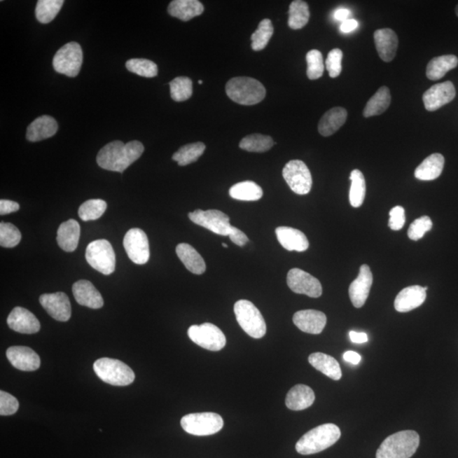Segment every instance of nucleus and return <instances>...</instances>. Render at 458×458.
Returning a JSON list of instances; mask_svg holds the SVG:
<instances>
[{
    "label": "nucleus",
    "instance_id": "nucleus-27",
    "mask_svg": "<svg viewBox=\"0 0 458 458\" xmlns=\"http://www.w3.org/2000/svg\"><path fill=\"white\" fill-rule=\"evenodd\" d=\"M172 17L188 22L204 12V6L198 0H174L167 9Z\"/></svg>",
    "mask_w": 458,
    "mask_h": 458
},
{
    "label": "nucleus",
    "instance_id": "nucleus-31",
    "mask_svg": "<svg viewBox=\"0 0 458 458\" xmlns=\"http://www.w3.org/2000/svg\"><path fill=\"white\" fill-rule=\"evenodd\" d=\"M445 165L444 156L435 153L428 156L419 167L416 168L415 178L422 181L435 180L441 175Z\"/></svg>",
    "mask_w": 458,
    "mask_h": 458
},
{
    "label": "nucleus",
    "instance_id": "nucleus-46",
    "mask_svg": "<svg viewBox=\"0 0 458 458\" xmlns=\"http://www.w3.org/2000/svg\"><path fill=\"white\" fill-rule=\"evenodd\" d=\"M307 74L310 80H317L324 75V63L323 55L319 50H312L307 54Z\"/></svg>",
    "mask_w": 458,
    "mask_h": 458
},
{
    "label": "nucleus",
    "instance_id": "nucleus-9",
    "mask_svg": "<svg viewBox=\"0 0 458 458\" xmlns=\"http://www.w3.org/2000/svg\"><path fill=\"white\" fill-rule=\"evenodd\" d=\"M83 60V50L80 44L76 42L68 43L56 52L53 67L58 74L75 78L81 70Z\"/></svg>",
    "mask_w": 458,
    "mask_h": 458
},
{
    "label": "nucleus",
    "instance_id": "nucleus-49",
    "mask_svg": "<svg viewBox=\"0 0 458 458\" xmlns=\"http://www.w3.org/2000/svg\"><path fill=\"white\" fill-rule=\"evenodd\" d=\"M18 409L19 403L15 396L6 391H0V415H13Z\"/></svg>",
    "mask_w": 458,
    "mask_h": 458
},
{
    "label": "nucleus",
    "instance_id": "nucleus-44",
    "mask_svg": "<svg viewBox=\"0 0 458 458\" xmlns=\"http://www.w3.org/2000/svg\"><path fill=\"white\" fill-rule=\"evenodd\" d=\"M127 69L132 74L144 78H155L158 74V67L155 62L146 59H131L126 62Z\"/></svg>",
    "mask_w": 458,
    "mask_h": 458
},
{
    "label": "nucleus",
    "instance_id": "nucleus-53",
    "mask_svg": "<svg viewBox=\"0 0 458 458\" xmlns=\"http://www.w3.org/2000/svg\"><path fill=\"white\" fill-rule=\"evenodd\" d=\"M359 27V22L354 19H348L347 21L341 23L340 29L344 34L351 33Z\"/></svg>",
    "mask_w": 458,
    "mask_h": 458
},
{
    "label": "nucleus",
    "instance_id": "nucleus-11",
    "mask_svg": "<svg viewBox=\"0 0 458 458\" xmlns=\"http://www.w3.org/2000/svg\"><path fill=\"white\" fill-rule=\"evenodd\" d=\"M283 176L289 187L297 195H307L312 190L311 172L303 160H293L285 165Z\"/></svg>",
    "mask_w": 458,
    "mask_h": 458
},
{
    "label": "nucleus",
    "instance_id": "nucleus-3",
    "mask_svg": "<svg viewBox=\"0 0 458 458\" xmlns=\"http://www.w3.org/2000/svg\"><path fill=\"white\" fill-rule=\"evenodd\" d=\"M419 433L404 431L393 433L387 438L376 453V458H410L419 447Z\"/></svg>",
    "mask_w": 458,
    "mask_h": 458
},
{
    "label": "nucleus",
    "instance_id": "nucleus-45",
    "mask_svg": "<svg viewBox=\"0 0 458 458\" xmlns=\"http://www.w3.org/2000/svg\"><path fill=\"white\" fill-rule=\"evenodd\" d=\"M22 240V234L15 225L9 223H0V246L4 248H13Z\"/></svg>",
    "mask_w": 458,
    "mask_h": 458
},
{
    "label": "nucleus",
    "instance_id": "nucleus-42",
    "mask_svg": "<svg viewBox=\"0 0 458 458\" xmlns=\"http://www.w3.org/2000/svg\"><path fill=\"white\" fill-rule=\"evenodd\" d=\"M171 97L174 102H182L190 99L193 82L187 76H178L169 83Z\"/></svg>",
    "mask_w": 458,
    "mask_h": 458
},
{
    "label": "nucleus",
    "instance_id": "nucleus-15",
    "mask_svg": "<svg viewBox=\"0 0 458 458\" xmlns=\"http://www.w3.org/2000/svg\"><path fill=\"white\" fill-rule=\"evenodd\" d=\"M39 303L49 315L60 322H67L71 319V307L69 298L63 292L43 294L39 297Z\"/></svg>",
    "mask_w": 458,
    "mask_h": 458
},
{
    "label": "nucleus",
    "instance_id": "nucleus-39",
    "mask_svg": "<svg viewBox=\"0 0 458 458\" xmlns=\"http://www.w3.org/2000/svg\"><path fill=\"white\" fill-rule=\"evenodd\" d=\"M63 0H39L36 6V18L42 24L53 21L63 6Z\"/></svg>",
    "mask_w": 458,
    "mask_h": 458
},
{
    "label": "nucleus",
    "instance_id": "nucleus-14",
    "mask_svg": "<svg viewBox=\"0 0 458 458\" xmlns=\"http://www.w3.org/2000/svg\"><path fill=\"white\" fill-rule=\"evenodd\" d=\"M287 284L296 294L305 295L312 298H319L323 294V287L319 280L300 268L289 270Z\"/></svg>",
    "mask_w": 458,
    "mask_h": 458
},
{
    "label": "nucleus",
    "instance_id": "nucleus-48",
    "mask_svg": "<svg viewBox=\"0 0 458 458\" xmlns=\"http://www.w3.org/2000/svg\"><path fill=\"white\" fill-rule=\"evenodd\" d=\"M343 52L340 49H333L329 52L326 60V68L331 78H335L342 71Z\"/></svg>",
    "mask_w": 458,
    "mask_h": 458
},
{
    "label": "nucleus",
    "instance_id": "nucleus-47",
    "mask_svg": "<svg viewBox=\"0 0 458 458\" xmlns=\"http://www.w3.org/2000/svg\"><path fill=\"white\" fill-rule=\"evenodd\" d=\"M432 227L433 223L429 216H421L410 225L408 232L409 239L415 241L419 240L423 238L426 233L431 230Z\"/></svg>",
    "mask_w": 458,
    "mask_h": 458
},
{
    "label": "nucleus",
    "instance_id": "nucleus-29",
    "mask_svg": "<svg viewBox=\"0 0 458 458\" xmlns=\"http://www.w3.org/2000/svg\"><path fill=\"white\" fill-rule=\"evenodd\" d=\"M176 253L188 271L197 275L206 272L207 265L202 256L190 244H179L176 248Z\"/></svg>",
    "mask_w": 458,
    "mask_h": 458
},
{
    "label": "nucleus",
    "instance_id": "nucleus-34",
    "mask_svg": "<svg viewBox=\"0 0 458 458\" xmlns=\"http://www.w3.org/2000/svg\"><path fill=\"white\" fill-rule=\"evenodd\" d=\"M391 102V91L387 87H381L366 104L363 111L364 118L383 114L388 109Z\"/></svg>",
    "mask_w": 458,
    "mask_h": 458
},
{
    "label": "nucleus",
    "instance_id": "nucleus-10",
    "mask_svg": "<svg viewBox=\"0 0 458 458\" xmlns=\"http://www.w3.org/2000/svg\"><path fill=\"white\" fill-rule=\"evenodd\" d=\"M188 335L193 342L208 351L218 352L226 345V337L223 331L210 323L192 325L188 328Z\"/></svg>",
    "mask_w": 458,
    "mask_h": 458
},
{
    "label": "nucleus",
    "instance_id": "nucleus-37",
    "mask_svg": "<svg viewBox=\"0 0 458 458\" xmlns=\"http://www.w3.org/2000/svg\"><path fill=\"white\" fill-rule=\"evenodd\" d=\"M204 151H206V144L204 143L188 144L175 152L172 155V160L178 162L180 167L187 166V165L197 162Z\"/></svg>",
    "mask_w": 458,
    "mask_h": 458
},
{
    "label": "nucleus",
    "instance_id": "nucleus-50",
    "mask_svg": "<svg viewBox=\"0 0 458 458\" xmlns=\"http://www.w3.org/2000/svg\"><path fill=\"white\" fill-rule=\"evenodd\" d=\"M405 223V210L403 207H393L389 211V227L394 231L401 230Z\"/></svg>",
    "mask_w": 458,
    "mask_h": 458
},
{
    "label": "nucleus",
    "instance_id": "nucleus-56",
    "mask_svg": "<svg viewBox=\"0 0 458 458\" xmlns=\"http://www.w3.org/2000/svg\"><path fill=\"white\" fill-rule=\"evenodd\" d=\"M351 11L347 9H339L335 12L333 17L337 20V21L345 22L351 17Z\"/></svg>",
    "mask_w": 458,
    "mask_h": 458
},
{
    "label": "nucleus",
    "instance_id": "nucleus-58",
    "mask_svg": "<svg viewBox=\"0 0 458 458\" xmlns=\"http://www.w3.org/2000/svg\"><path fill=\"white\" fill-rule=\"evenodd\" d=\"M223 247H225V248H228V246H227L226 244H223Z\"/></svg>",
    "mask_w": 458,
    "mask_h": 458
},
{
    "label": "nucleus",
    "instance_id": "nucleus-4",
    "mask_svg": "<svg viewBox=\"0 0 458 458\" xmlns=\"http://www.w3.org/2000/svg\"><path fill=\"white\" fill-rule=\"evenodd\" d=\"M226 93L233 102L242 106H254L263 102L266 88L255 78L237 76L227 83Z\"/></svg>",
    "mask_w": 458,
    "mask_h": 458
},
{
    "label": "nucleus",
    "instance_id": "nucleus-41",
    "mask_svg": "<svg viewBox=\"0 0 458 458\" xmlns=\"http://www.w3.org/2000/svg\"><path fill=\"white\" fill-rule=\"evenodd\" d=\"M275 32L271 20L264 19L251 35V48L253 50L260 51L266 48Z\"/></svg>",
    "mask_w": 458,
    "mask_h": 458
},
{
    "label": "nucleus",
    "instance_id": "nucleus-7",
    "mask_svg": "<svg viewBox=\"0 0 458 458\" xmlns=\"http://www.w3.org/2000/svg\"><path fill=\"white\" fill-rule=\"evenodd\" d=\"M181 426L190 435L211 436L223 429V419L215 412L190 413L182 417Z\"/></svg>",
    "mask_w": 458,
    "mask_h": 458
},
{
    "label": "nucleus",
    "instance_id": "nucleus-19",
    "mask_svg": "<svg viewBox=\"0 0 458 458\" xmlns=\"http://www.w3.org/2000/svg\"><path fill=\"white\" fill-rule=\"evenodd\" d=\"M293 322L303 332L319 335L326 326L327 317L322 312L303 310L295 313Z\"/></svg>",
    "mask_w": 458,
    "mask_h": 458
},
{
    "label": "nucleus",
    "instance_id": "nucleus-57",
    "mask_svg": "<svg viewBox=\"0 0 458 458\" xmlns=\"http://www.w3.org/2000/svg\"><path fill=\"white\" fill-rule=\"evenodd\" d=\"M456 14H457V15L458 17V4H457V6L456 7Z\"/></svg>",
    "mask_w": 458,
    "mask_h": 458
},
{
    "label": "nucleus",
    "instance_id": "nucleus-17",
    "mask_svg": "<svg viewBox=\"0 0 458 458\" xmlns=\"http://www.w3.org/2000/svg\"><path fill=\"white\" fill-rule=\"evenodd\" d=\"M373 273L368 265H361L359 277L349 285V295L353 305L363 307L373 285Z\"/></svg>",
    "mask_w": 458,
    "mask_h": 458
},
{
    "label": "nucleus",
    "instance_id": "nucleus-52",
    "mask_svg": "<svg viewBox=\"0 0 458 458\" xmlns=\"http://www.w3.org/2000/svg\"><path fill=\"white\" fill-rule=\"evenodd\" d=\"M19 204L12 200H0V215H7L10 213L19 211Z\"/></svg>",
    "mask_w": 458,
    "mask_h": 458
},
{
    "label": "nucleus",
    "instance_id": "nucleus-21",
    "mask_svg": "<svg viewBox=\"0 0 458 458\" xmlns=\"http://www.w3.org/2000/svg\"><path fill=\"white\" fill-rule=\"evenodd\" d=\"M428 287L413 285L405 288L397 295L395 300V308L399 312H408L419 307L426 300V291Z\"/></svg>",
    "mask_w": 458,
    "mask_h": 458
},
{
    "label": "nucleus",
    "instance_id": "nucleus-6",
    "mask_svg": "<svg viewBox=\"0 0 458 458\" xmlns=\"http://www.w3.org/2000/svg\"><path fill=\"white\" fill-rule=\"evenodd\" d=\"M237 322L247 335L261 339L266 335L267 325L262 313L250 300H240L235 304Z\"/></svg>",
    "mask_w": 458,
    "mask_h": 458
},
{
    "label": "nucleus",
    "instance_id": "nucleus-43",
    "mask_svg": "<svg viewBox=\"0 0 458 458\" xmlns=\"http://www.w3.org/2000/svg\"><path fill=\"white\" fill-rule=\"evenodd\" d=\"M107 204L103 200H88L79 207L78 215L84 222L97 220L106 212Z\"/></svg>",
    "mask_w": 458,
    "mask_h": 458
},
{
    "label": "nucleus",
    "instance_id": "nucleus-5",
    "mask_svg": "<svg viewBox=\"0 0 458 458\" xmlns=\"http://www.w3.org/2000/svg\"><path fill=\"white\" fill-rule=\"evenodd\" d=\"M94 371L100 380L115 387H127L135 380L134 371L127 364L108 357L96 361Z\"/></svg>",
    "mask_w": 458,
    "mask_h": 458
},
{
    "label": "nucleus",
    "instance_id": "nucleus-20",
    "mask_svg": "<svg viewBox=\"0 0 458 458\" xmlns=\"http://www.w3.org/2000/svg\"><path fill=\"white\" fill-rule=\"evenodd\" d=\"M9 327L15 332L21 333H36L40 331V323L37 317L27 309L15 307L7 319Z\"/></svg>",
    "mask_w": 458,
    "mask_h": 458
},
{
    "label": "nucleus",
    "instance_id": "nucleus-38",
    "mask_svg": "<svg viewBox=\"0 0 458 458\" xmlns=\"http://www.w3.org/2000/svg\"><path fill=\"white\" fill-rule=\"evenodd\" d=\"M275 146L272 137L259 134L244 137L240 143V148L249 152L263 153L271 150Z\"/></svg>",
    "mask_w": 458,
    "mask_h": 458
},
{
    "label": "nucleus",
    "instance_id": "nucleus-33",
    "mask_svg": "<svg viewBox=\"0 0 458 458\" xmlns=\"http://www.w3.org/2000/svg\"><path fill=\"white\" fill-rule=\"evenodd\" d=\"M458 65V58L456 55H447L433 58L429 62L426 76L429 80L436 81L439 80L447 74L449 71L454 69Z\"/></svg>",
    "mask_w": 458,
    "mask_h": 458
},
{
    "label": "nucleus",
    "instance_id": "nucleus-36",
    "mask_svg": "<svg viewBox=\"0 0 458 458\" xmlns=\"http://www.w3.org/2000/svg\"><path fill=\"white\" fill-rule=\"evenodd\" d=\"M289 27L293 30L303 28L310 19V10L307 2L295 0L289 6Z\"/></svg>",
    "mask_w": 458,
    "mask_h": 458
},
{
    "label": "nucleus",
    "instance_id": "nucleus-22",
    "mask_svg": "<svg viewBox=\"0 0 458 458\" xmlns=\"http://www.w3.org/2000/svg\"><path fill=\"white\" fill-rule=\"evenodd\" d=\"M76 303L92 309H99L104 305L102 294L94 284L88 280H79L72 286Z\"/></svg>",
    "mask_w": 458,
    "mask_h": 458
},
{
    "label": "nucleus",
    "instance_id": "nucleus-51",
    "mask_svg": "<svg viewBox=\"0 0 458 458\" xmlns=\"http://www.w3.org/2000/svg\"><path fill=\"white\" fill-rule=\"evenodd\" d=\"M228 237L233 241V243H235L237 244V246L239 247H244V244H247L249 241L247 235L244 234V232L240 230L239 228H237L234 226H232Z\"/></svg>",
    "mask_w": 458,
    "mask_h": 458
},
{
    "label": "nucleus",
    "instance_id": "nucleus-23",
    "mask_svg": "<svg viewBox=\"0 0 458 458\" xmlns=\"http://www.w3.org/2000/svg\"><path fill=\"white\" fill-rule=\"evenodd\" d=\"M373 38H375L377 54L381 60L385 62H391L395 58L399 43L398 37L395 32L389 28L376 30Z\"/></svg>",
    "mask_w": 458,
    "mask_h": 458
},
{
    "label": "nucleus",
    "instance_id": "nucleus-54",
    "mask_svg": "<svg viewBox=\"0 0 458 458\" xmlns=\"http://www.w3.org/2000/svg\"><path fill=\"white\" fill-rule=\"evenodd\" d=\"M349 339L355 344H363L368 342V336L363 332L351 331L349 333Z\"/></svg>",
    "mask_w": 458,
    "mask_h": 458
},
{
    "label": "nucleus",
    "instance_id": "nucleus-32",
    "mask_svg": "<svg viewBox=\"0 0 458 458\" xmlns=\"http://www.w3.org/2000/svg\"><path fill=\"white\" fill-rule=\"evenodd\" d=\"M308 361L313 368L333 380H340L342 377V371L338 361L331 356L315 352L309 356Z\"/></svg>",
    "mask_w": 458,
    "mask_h": 458
},
{
    "label": "nucleus",
    "instance_id": "nucleus-13",
    "mask_svg": "<svg viewBox=\"0 0 458 458\" xmlns=\"http://www.w3.org/2000/svg\"><path fill=\"white\" fill-rule=\"evenodd\" d=\"M123 246L132 263L144 265L150 259V244L142 229H130L124 237Z\"/></svg>",
    "mask_w": 458,
    "mask_h": 458
},
{
    "label": "nucleus",
    "instance_id": "nucleus-12",
    "mask_svg": "<svg viewBox=\"0 0 458 458\" xmlns=\"http://www.w3.org/2000/svg\"><path fill=\"white\" fill-rule=\"evenodd\" d=\"M188 218L193 223L218 235L228 236L231 230L228 216L218 210H196L188 213Z\"/></svg>",
    "mask_w": 458,
    "mask_h": 458
},
{
    "label": "nucleus",
    "instance_id": "nucleus-55",
    "mask_svg": "<svg viewBox=\"0 0 458 458\" xmlns=\"http://www.w3.org/2000/svg\"><path fill=\"white\" fill-rule=\"evenodd\" d=\"M344 359L349 363L357 365L360 363L361 356L356 352L349 351L345 353Z\"/></svg>",
    "mask_w": 458,
    "mask_h": 458
},
{
    "label": "nucleus",
    "instance_id": "nucleus-59",
    "mask_svg": "<svg viewBox=\"0 0 458 458\" xmlns=\"http://www.w3.org/2000/svg\"><path fill=\"white\" fill-rule=\"evenodd\" d=\"M198 83H199L200 84H202V83H203V81H202V80H200V81H199Z\"/></svg>",
    "mask_w": 458,
    "mask_h": 458
},
{
    "label": "nucleus",
    "instance_id": "nucleus-1",
    "mask_svg": "<svg viewBox=\"0 0 458 458\" xmlns=\"http://www.w3.org/2000/svg\"><path fill=\"white\" fill-rule=\"evenodd\" d=\"M144 151L143 144L138 140L127 144L116 140L104 146L99 151L96 160L99 167L104 170L123 172L139 159Z\"/></svg>",
    "mask_w": 458,
    "mask_h": 458
},
{
    "label": "nucleus",
    "instance_id": "nucleus-40",
    "mask_svg": "<svg viewBox=\"0 0 458 458\" xmlns=\"http://www.w3.org/2000/svg\"><path fill=\"white\" fill-rule=\"evenodd\" d=\"M349 179L352 181L351 190H349V203L355 208L363 204L366 195V181L363 172L359 169L352 172Z\"/></svg>",
    "mask_w": 458,
    "mask_h": 458
},
{
    "label": "nucleus",
    "instance_id": "nucleus-24",
    "mask_svg": "<svg viewBox=\"0 0 458 458\" xmlns=\"http://www.w3.org/2000/svg\"><path fill=\"white\" fill-rule=\"evenodd\" d=\"M58 123L50 116L36 118L27 130V139L30 142H39L51 138L58 131Z\"/></svg>",
    "mask_w": 458,
    "mask_h": 458
},
{
    "label": "nucleus",
    "instance_id": "nucleus-28",
    "mask_svg": "<svg viewBox=\"0 0 458 458\" xmlns=\"http://www.w3.org/2000/svg\"><path fill=\"white\" fill-rule=\"evenodd\" d=\"M80 225L74 219H70L60 224L57 231V243L63 251H74L78 246Z\"/></svg>",
    "mask_w": 458,
    "mask_h": 458
},
{
    "label": "nucleus",
    "instance_id": "nucleus-26",
    "mask_svg": "<svg viewBox=\"0 0 458 458\" xmlns=\"http://www.w3.org/2000/svg\"><path fill=\"white\" fill-rule=\"evenodd\" d=\"M315 394L305 384H297L289 391L285 399V404L293 411H301L310 408L314 403Z\"/></svg>",
    "mask_w": 458,
    "mask_h": 458
},
{
    "label": "nucleus",
    "instance_id": "nucleus-30",
    "mask_svg": "<svg viewBox=\"0 0 458 458\" xmlns=\"http://www.w3.org/2000/svg\"><path fill=\"white\" fill-rule=\"evenodd\" d=\"M347 119V111L343 107H335L325 112L319 123V134L324 137L335 134Z\"/></svg>",
    "mask_w": 458,
    "mask_h": 458
},
{
    "label": "nucleus",
    "instance_id": "nucleus-8",
    "mask_svg": "<svg viewBox=\"0 0 458 458\" xmlns=\"http://www.w3.org/2000/svg\"><path fill=\"white\" fill-rule=\"evenodd\" d=\"M86 260L90 266L104 275H110L116 269V255L109 241L99 240L88 244Z\"/></svg>",
    "mask_w": 458,
    "mask_h": 458
},
{
    "label": "nucleus",
    "instance_id": "nucleus-18",
    "mask_svg": "<svg viewBox=\"0 0 458 458\" xmlns=\"http://www.w3.org/2000/svg\"><path fill=\"white\" fill-rule=\"evenodd\" d=\"M6 356L13 367L24 372L38 370L41 365L37 353L27 347H11L7 349Z\"/></svg>",
    "mask_w": 458,
    "mask_h": 458
},
{
    "label": "nucleus",
    "instance_id": "nucleus-25",
    "mask_svg": "<svg viewBox=\"0 0 458 458\" xmlns=\"http://www.w3.org/2000/svg\"><path fill=\"white\" fill-rule=\"evenodd\" d=\"M277 239L287 251L303 252L309 247L307 236L298 229L291 227H279L275 230Z\"/></svg>",
    "mask_w": 458,
    "mask_h": 458
},
{
    "label": "nucleus",
    "instance_id": "nucleus-16",
    "mask_svg": "<svg viewBox=\"0 0 458 458\" xmlns=\"http://www.w3.org/2000/svg\"><path fill=\"white\" fill-rule=\"evenodd\" d=\"M456 97V90L452 82L447 81L436 84L429 88L423 95L425 109L435 111L445 104L452 102Z\"/></svg>",
    "mask_w": 458,
    "mask_h": 458
},
{
    "label": "nucleus",
    "instance_id": "nucleus-35",
    "mask_svg": "<svg viewBox=\"0 0 458 458\" xmlns=\"http://www.w3.org/2000/svg\"><path fill=\"white\" fill-rule=\"evenodd\" d=\"M229 195L233 199L243 202H256L263 196V188L252 181H244L235 184L229 190Z\"/></svg>",
    "mask_w": 458,
    "mask_h": 458
},
{
    "label": "nucleus",
    "instance_id": "nucleus-2",
    "mask_svg": "<svg viewBox=\"0 0 458 458\" xmlns=\"http://www.w3.org/2000/svg\"><path fill=\"white\" fill-rule=\"evenodd\" d=\"M341 436L338 426L325 424L317 426L300 438L296 445L301 455H312L324 451L339 440Z\"/></svg>",
    "mask_w": 458,
    "mask_h": 458
}]
</instances>
